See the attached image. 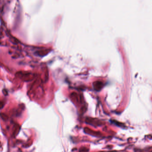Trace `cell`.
I'll return each instance as SVG.
<instances>
[{
	"instance_id": "1",
	"label": "cell",
	"mask_w": 152,
	"mask_h": 152,
	"mask_svg": "<svg viewBox=\"0 0 152 152\" xmlns=\"http://www.w3.org/2000/svg\"><path fill=\"white\" fill-rule=\"evenodd\" d=\"M93 85L95 89L97 91L100 90L104 86L103 83L100 81H95L94 82Z\"/></svg>"
}]
</instances>
